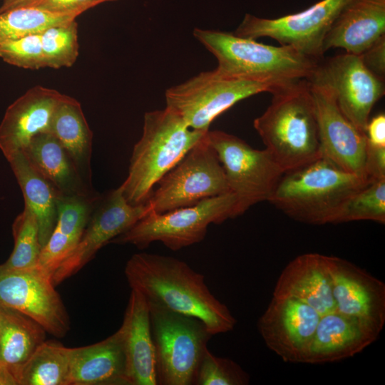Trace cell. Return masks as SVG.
<instances>
[{
    "mask_svg": "<svg viewBox=\"0 0 385 385\" xmlns=\"http://www.w3.org/2000/svg\"><path fill=\"white\" fill-rule=\"evenodd\" d=\"M119 329L129 385H157L148 303L135 289H131Z\"/></svg>",
    "mask_w": 385,
    "mask_h": 385,
    "instance_id": "44dd1931",
    "label": "cell"
},
{
    "mask_svg": "<svg viewBox=\"0 0 385 385\" xmlns=\"http://www.w3.org/2000/svg\"><path fill=\"white\" fill-rule=\"evenodd\" d=\"M68 385H129L122 333L72 348Z\"/></svg>",
    "mask_w": 385,
    "mask_h": 385,
    "instance_id": "603a6c76",
    "label": "cell"
},
{
    "mask_svg": "<svg viewBox=\"0 0 385 385\" xmlns=\"http://www.w3.org/2000/svg\"><path fill=\"white\" fill-rule=\"evenodd\" d=\"M384 35L385 0H351L327 34L323 50L339 48L360 55Z\"/></svg>",
    "mask_w": 385,
    "mask_h": 385,
    "instance_id": "7402d4cb",
    "label": "cell"
},
{
    "mask_svg": "<svg viewBox=\"0 0 385 385\" xmlns=\"http://www.w3.org/2000/svg\"><path fill=\"white\" fill-rule=\"evenodd\" d=\"M320 317L297 299L272 297L257 329L266 346L284 361L302 363Z\"/></svg>",
    "mask_w": 385,
    "mask_h": 385,
    "instance_id": "9a60e30c",
    "label": "cell"
},
{
    "mask_svg": "<svg viewBox=\"0 0 385 385\" xmlns=\"http://www.w3.org/2000/svg\"><path fill=\"white\" fill-rule=\"evenodd\" d=\"M117 1V0H101L102 3L108 2V1Z\"/></svg>",
    "mask_w": 385,
    "mask_h": 385,
    "instance_id": "b9f144b4",
    "label": "cell"
},
{
    "mask_svg": "<svg viewBox=\"0 0 385 385\" xmlns=\"http://www.w3.org/2000/svg\"><path fill=\"white\" fill-rule=\"evenodd\" d=\"M237 216V198L230 192L164 213L150 212L110 243L144 249L160 242L178 251L203 240L210 224H220Z\"/></svg>",
    "mask_w": 385,
    "mask_h": 385,
    "instance_id": "ba28073f",
    "label": "cell"
},
{
    "mask_svg": "<svg viewBox=\"0 0 385 385\" xmlns=\"http://www.w3.org/2000/svg\"><path fill=\"white\" fill-rule=\"evenodd\" d=\"M0 58L7 63L19 68H45L40 34H29L1 43Z\"/></svg>",
    "mask_w": 385,
    "mask_h": 385,
    "instance_id": "e575fe53",
    "label": "cell"
},
{
    "mask_svg": "<svg viewBox=\"0 0 385 385\" xmlns=\"http://www.w3.org/2000/svg\"><path fill=\"white\" fill-rule=\"evenodd\" d=\"M271 93L270 106L253 125L284 173L322 156L315 104L305 78L283 84Z\"/></svg>",
    "mask_w": 385,
    "mask_h": 385,
    "instance_id": "7a4b0ae2",
    "label": "cell"
},
{
    "mask_svg": "<svg viewBox=\"0 0 385 385\" xmlns=\"http://www.w3.org/2000/svg\"><path fill=\"white\" fill-rule=\"evenodd\" d=\"M100 195L59 197L56 222L37 265L51 277L77 247Z\"/></svg>",
    "mask_w": 385,
    "mask_h": 385,
    "instance_id": "cb8c5ba5",
    "label": "cell"
},
{
    "mask_svg": "<svg viewBox=\"0 0 385 385\" xmlns=\"http://www.w3.org/2000/svg\"><path fill=\"white\" fill-rule=\"evenodd\" d=\"M307 80L329 88L342 113L366 133L370 113L384 96L385 85L384 79L366 67L360 55L345 53L322 58Z\"/></svg>",
    "mask_w": 385,
    "mask_h": 385,
    "instance_id": "7c38bea8",
    "label": "cell"
},
{
    "mask_svg": "<svg viewBox=\"0 0 385 385\" xmlns=\"http://www.w3.org/2000/svg\"><path fill=\"white\" fill-rule=\"evenodd\" d=\"M46 331L36 322L13 309L0 306V364L16 377L38 346Z\"/></svg>",
    "mask_w": 385,
    "mask_h": 385,
    "instance_id": "83f0119b",
    "label": "cell"
},
{
    "mask_svg": "<svg viewBox=\"0 0 385 385\" xmlns=\"http://www.w3.org/2000/svg\"><path fill=\"white\" fill-rule=\"evenodd\" d=\"M49 132L70 155L83 180L93 187L91 168L93 133L77 100L63 96L54 113Z\"/></svg>",
    "mask_w": 385,
    "mask_h": 385,
    "instance_id": "484cf974",
    "label": "cell"
},
{
    "mask_svg": "<svg viewBox=\"0 0 385 385\" xmlns=\"http://www.w3.org/2000/svg\"><path fill=\"white\" fill-rule=\"evenodd\" d=\"M36 0H4L0 6V12L8 9L30 6Z\"/></svg>",
    "mask_w": 385,
    "mask_h": 385,
    "instance_id": "60d3db41",
    "label": "cell"
},
{
    "mask_svg": "<svg viewBox=\"0 0 385 385\" xmlns=\"http://www.w3.org/2000/svg\"><path fill=\"white\" fill-rule=\"evenodd\" d=\"M40 38L46 67H71L76 62L79 53L76 19L47 28Z\"/></svg>",
    "mask_w": 385,
    "mask_h": 385,
    "instance_id": "1f68e13d",
    "label": "cell"
},
{
    "mask_svg": "<svg viewBox=\"0 0 385 385\" xmlns=\"http://www.w3.org/2000/svg\"><path fill=\"white\" fill-rule=\"evenodd\" d=\"M0 385H19L14 374L4 365L0 364Z\"/></svg>",
    "mask_w": 385,
    "mask_h": 385,
    "instance_id": "ab89813d",
    "label": "cell"
},
{
    "mask_svg": "<svg viewBox=\"0 0 385 385\" xmlns=\"http://www.w3.org/2000/svg\"><path fill=\"white\" fill-rule=\"evenodd\" d=\"M364 173L371 180L385 178V147L376 146L367 141Z\"/></svg>",
    "mask_w": 385,
    "mask_h": 385,
    "instance_id": "74e56055",
    "label": "cell"
},
{
    "mask_svg": "<svg viewBox=\"0 0 385 385\" xmlns=\"http://www.w3.org/2000/svg\"><path fill=\"white\" fill-rule=\"evenodd\" d=\"M72 348L44 341L23 367L19 385H68Z\"/></svg>",
    "mask_w": 385,
    "mask_h": 385,
    "instance_id": "f1b7e54d",
    "label": "cell"
},
{
    "mask_svg": "<svg viewBox=\"0 0 385 385\" xmlns=\"http://www.w3.org/2000/svg\"><path fill=\"white\" fill-rule=\"evenodd\" d=\"M350 1L320 0L303 11L274 19L246 14L233 33L253 39L269 37L320 61L327 34Z\"/></svg>",
    "mask_w": 385,
    "mask_h": 385,
    "instance_id": "8fae6325",
    "label": "cell"
},
{
    "mask_svg": "<svg viewBox=\"0 0 385 385\" xmlns=\"http://www.w3.org/2000/svg\"><path fill=\"white\" fill-rule=\"evenodd\" d=\"M206 139L223 168L230 192L237 198V215L268 201L284 174L271 154L222 130H209Z\"/></svg>",
    "mask_w": 385,
    "mask_h": 385,
    "instance_id": "9c48e42d",
    "label": "cell"
},
{
    "mask_svg": "<svg viewBox=\"0 0 385 385\" xmlns=\"http://www.w3.org/2000/svg\"><path fill=\"white\" fill-rule=\"evenodd\" d=\"M77 16L55 14L25 6L0 12V44L23 36L40 34L47 28L75 20Z\"/></svg>",
    "mask_w": 385,
    "mask_h": 385,
    "instance_id": "f546056e",
    "label": "cell"
},
{
    "mask_svg": "<svg viewBox=\"0 0 385 385\" xmlns=\"http://www.w3.org/2000/svg\"><path fill=\"white\" fill-rule=\"evenodd\" d=\"M287 83L235 76L216 68L167 89L166 107L190 128L208 131L212 122L237 102Z\"/></svg>",
    "mask_w": 385,
    "mask_h": 385,
    "instance_id": "52a82bcc",
    "label": "cell"
},
{
    "mask_svg": "<svg viewBox=\"0 0 385 385\" xmlns=\"http://www.w3.org/2000/svg\"><path fill=\"white\" fill-rule=\"evenodd\" d=\"M309 83L315 104L322 156L346 172L366 175V133L342 113L329 88Z\"/></svg>",
    "mask_w": 385,
    "mask_h": 385,
    "instance_id": "2e32d148",
    "label": "cell"
},
{
    "mask_svg": "<svg viewBox=\"0 0 385 385\" xmlns=\"http://www.w3.org/2000/svg\"><path fill=\"white\" fill-rule=\"evenodd\" d=\"M63 94L41 86L29 88L6 109L0 123V150L7 160L37 135L50 131Z\"/></svg>",
    "mask_w": 385,
    "mask_h": 385,
    "instance_id": "ac0fdd59",
    "label": "cell"
},
{
    "mask_svg": "<svg viewBox=\"0 0 385 385\" xmlns=\"http://www.w3.org/2000/svg\"><path fill=\"white\" fill-rule=\"evenodd\" d=\"M150 211L148 202L139 205L128 203L120 186L100 195L77 247L53 273L51 280L54 286L77 273L101 247L128 230Z\"/></svg>",
    "mask_w": 385,
    "mask_h": 385,
    "instance_id": "5bb4252c",
    "label": "cell"
},
{
    "mask_svg": "<svg viewBox=\"0 0 385 385\" xmlns=\"http://www.w3.org/2000/svg\"><path fill=\"white\" fill-rule=\"evenodd\" d=\"M372 180L346 172L324 157L284 173L268 201L303 223H338L348 200Z\"/></svg>",
    "mask_w": 385,
    "mask_h": 385,
    "instance_id": "3957f363",
    "label": "cell"
},
{
    "mask_svg": "<svg viewBox=\"0 0 385 385\" xmlns=\"http://www.w3.org/2000/svg\"><path fill=\"white\" fill-rule=\"evenodd\" d=\"M336 311L379 332L385 324V284L344 259L329 256Z\"/></svg>",
    "mask_w": 385,
    "mask_h": 385,
    "instance_id": "e0dca14e",
    "label": "cell"
},
{
    "mask_svg": "<svg viewBox=\"0 0 385 385\" xmlns=\"http://www.w3.org/2000/svg\"><path fill=\"white\" fill-rule=\"evenodd\" d=\"M366 67L376 76L384 79L385 76V35L380 37L361 54Z\"/></svg>",
    "mask_w": 385,
    "mask_h": 385,
    "instance_id": "8d00e7d4",
    "label": "cell"
},
{
    "mask_svg": "<svg viewBox=\"0 0 385 385\" xmlns=\"http://www.w3.org/2000/svg\"><path fill=\"white\" fill-rule=\"evenodd\" d=\"M207 132L190 128L168 107L145 113L141 138L133 147L127 178L120 185L128 203L145 204L160 179Z\"/></svg>",
    "mask_w": 385,
    "mask_h": 385,
    "instance_id": "277c9868",
    "label": "cell"
},
{
    "mask_svg": "<svg viewBox=\"0 0 385 385\" xmlns=\"http://www.w3.org/2000/svg\"><path fill=\"white\" fill-rule=\"evenodd\" d=\"M366 135L371 144L385 147V115L380 113L369 120Z\"/></svg>",
    "mask_w": 385,
    "mask_h": 385,
    "instance_id": "f35d334b",
    "label": "cell"
},
{
    "mask_svg": "<svg viewBox=\"0 0 385 385\" xmlns=\"http://www.w3.org/2000/svg\"><path fill=\"white\" fill-rule=\"evenodd\" d=\"M248 374L233 360L205 351L196 373L194 385H246Z\"/></svg>",
    "mask_w": 385,
    "mask_h": 385,
    "instance_id": "836d02e7",
    "label": "cell"
},
{
    "mask_svg": "<svg viewBox=\"0 0 385 385\" xmlns=\"http://www.w3.org/2000/svg\"><path fill=\"white\" fill-rule=\"evenodd\" d=\"M380 332L337 311L320 317L302 363L318 364L350 358L375 342Z\"/></svg>",
    "mask_w": 385,
    "mask_h": 385,
    "instance_id": "d6986e66",
    "label": "cell"
},
{
    "mask_svg": "<svg viewBox=\"0 0 385 385\" xmlns=\"http://www.w3.org/2000/svg\"><path fill=\"white\" fill-rule=\"evenodd\" d=\"M8 162L22 191L25 205L35 216L43 247L56 222L59 192L29 163L24 153L14 155Z\"/></svg>",
    "mask_w": 385,
    "mask_h": 385,
    "instance_id": "4316f807",
    "label": "cell"
},
{
    "mask_svg": "<svg viewBox=\"0 0 385 385\" xmlns=\"http://www.w3.org/2000/svg\"><path fill=\"white\" fill-rule=\"evenodd\" d=\"M230 192L223 168L205 134L160 179L147 202L150 212L160 214Z\"/></svg>",
    "mask_w": 385,
    "mask_h": 385,
    "instance_id": "30bf717a",
    "label": "cell"
},
{
    "mask_svg": "<svg viewBox=\"0 0 385 385\" xmlns=\"http://www.w3.org/2000/svg\"><path fill=\"white\" fill-rule=\"evenodd\" d=\"M12 232L14 249L9 259L2 265L12 270L36 267L42 249L39 227L34 215L26 207L15 218Z\"/></svg>",
    "mask_w": 385,
    "mask_h": 385,
    "instance_id": "4dcf8cb0",
    "label": "cell"
},
{
    "mask_svg": "<svg viewBox=\"0 0 385 385\" xmlns=\"http://www.w3.org/2000/svg\"><path fill=\"white\" fill-rule=\"evenodd\" d=\"M148 303L157 385H194L212 334L197 317Z\"/></svg>",
    "mask_w": 385,
    "mask_h": 385,
    "instance_id": "8992f818",
    "label": "cell"
},
{
    "mask_svg": "<svg viewBox=\"0 0 385 385\" xmlns=\"http://www.w3.org/2000/svg\"><path fill=\"white\" fill-rule=\"evenodd\" d=\"M371 220L385 222V178L372 180L346 202L338 223Z\"/></svg>",
    "mask_w": 385,
    "mask_h": 385,
    "instance_id": "d6a6232c",
    "label": "cell"
},
{
    "mask_svg": "<svg viewBox=\"0 0 385 385\" xmlns=\"http://www.w3.org/2000/svg\"><path fill=\"white\" fill-rule=\"evenodd\" d=\"M273 297L297 299L315 309L321 317L336 311L329 256L319 253L297 256L282 271Z\"/></svg>",
    "mask_w": 385,
    "mask_h": 385,
    "instance_id": "ffe728a7",
    "label": "cell"
},
{
    "mask_svg": "<svg viewBox=\"0 0 385 385\" xmlns=\"http://www.w3.org/2000/svg\"><path fill=\"white\" fill-rule=\"evenodd\" d=\"M0 306L26 315L58 338L70 329L68 313L51 277L37 267L12 270L0 265Z\"/></svg>",
    "mask_w": 385,
    "mask_h": 385,
    "instance_id": "4fadbf2b",
    "label": "cell"
},
{
    "mask_svg": "<svg viewBox=\"0 0 385 385\" xmlns=\"http://www.w3.org/2000/svg\"><path fill=\"white\" fill-rule=\"evenodd\" d=\"M194 37L217 60V68L240 77L289 82L307 79L319 61L288 46H271L234 33L195 28Z\"/></svg>",
    "mask_w": 385,
    "mask_h": 385,
    "instance_id": "5b68a950",
    "label": "cell"
},
{
    "mask_svg": "<svg viewBox=\"0 0 385 385\" xmlns=\"http://www.w3.org/2000/svg\"><path fill=\"white\" fill-rule=\"evenodd\" d=\"M101 3V0H36L29 6L51 14L78 16Z\"/></svg>",
    "mask_w": 385,
    "mask_h": 385,
    "instance_id": "d590c367",
    "label": "cell"
},
{
    "mask_svg": "<svg viewBox=\"0 0 385 385\" xmlns=\"http://www.w3.org/2000/svg\"><path fill=\"white\" fill-rule=\"evenodd\" d=\"M124 273L131 289L148 302L202 320L213 335L234 329L237 320L207 287L205 276L170 256L138 252L127 261Z\"/></svg>",
    "mask_w": 385,
    "mask_h": 385,
    "instance_id": "6da1fadb",
    "label": "cell"
},
{
    "mask_svg": "<svg viewBox=\"0 0 385 385\" xmlns=\"http://www.w3.org/2000/svg\"><path fill=\"white\" fill-rule=\"evenodd\" d=\"M22 152L61 195L94 197L99 194L83 180L70 155L51 133L37 135Z\"/></svg>",
    "mask_w": 385,
    "mask_h": 385,
    "instance_id": "d4e9b609",
    "label": "cell"
}]
</instances>
